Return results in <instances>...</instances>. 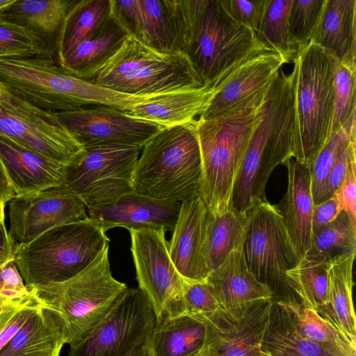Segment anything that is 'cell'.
I'll list each match as a JSON object with an SVG mask.
<instances>
[{"mask_svg":"<svg viewBox=\"0 0 356 356\" xmlns=\"http://www.w3.org/2000/svg\"><path fill=\"white\" fill-rule=\"evenodd\" d=\"M207 213L200 196L181 202L168 241L171 261L185 282H205L209 274L204 257Z\"/></svg>","mask_w":356,"mask_h":356,"instance_id":"44dd1931","label":"cell"},{"mask_svg":"<svg viewBox=\"0 0 356 356\" xmlns=\"http://www.w3.org/2000/svg\"><path fill=\"white\" fill-rule=\"evenodd\" d=\"M10 96L11 93L0 83V100H7Z\"/></svg>","mask_w":356,"mask_h":356,"instance_id":"9f6ffc18","label":"cell"},{"mask_svg":"<svg viewBox=\"0 0 356 356\" xmlns=\"http://www.w3.org/2000/svg\"><path fill=\"white\" fill-rule=\"evenodd\" d=\"M285 165L288 171L287 189L276 206L295 248L303 257L310 248L312 236L314 204L309 169L293 159Z\"/></svg>","mask_w":356,"mask_h":356,"instance_id":"603a6c76","label":"cell"},{"mask_svg":"<svg viewBox=\"0 0 356 356\" xmlns=\"http://www.w3.org/2000/svg\"><path fill=\"white\" fill-rule=\"evenodd\" d=\"M14 260L0 267V296L9 300L22 298L29 295Z\"/></svg>","mask_w":356,"mask_h":356,"instance_id":"7dc6e473","label":"cell"},{"mask_svg":"<svg viewBox=\"0 0 356 356\" xmlns=\"http://www.w3.org/2000/svg\"><path fill=\"white\" fill-rule=\"evenodd\" d=\"M263 348L271 356H332L305 339L281 301H273Z\"/></svg>","mask_w":356,"mask_h":356,"instance_id":"d6a6232c","label":"cell"},{"mask_svg":"<svg viewBox=\"0 0 356 356\" xmlns=\"http://www.w3.org/2000/svg\"><path fill=\"white\" fill-rule=\"evenodd\" d=\"M111 0H78L68 13L58 43V63L111 17Z\"/></svg>","mask_w":356,"mask_h":356,"instance_id":"836d02e7","label":"cell"},{"mask_svg":"<svg viewBox=\"0 0 356 356\" xmlns=\"http://www.w3.org/2000/svg\"><path fill=\"white\" fill-rule=\"evenodd\" d=\"M242 249L232 252L206 280L220 309L234 321L242 319L255 304L273 300L271 289L248 268Z\"/></svg>","mask_w":356,"mask_h":356,"instance_id":"ffe728a7","label":"cell"},{"mask_svg":"<svg viewBox=\"0 0 356 356\" xmlns=\"http://www.w3.org/2000/svg\"><path fill=\"white\" fill-rule=\"evenodd\" d=\"M110 239L89 217L54 227L16 247L14 261L30 290L66 281L88 266Z\"/></svg>","mask_w":356,"mask_h":356,"instance_id":"52a82bcc","label":"cell"},{"mask_svg":"<svg viewBox=\"0 0 356 356\" xmlns=\"http://www.w3.org/2000/svg\"><path fill=\"white\" fill-rule=\"evenodd\" d=\"M310 41L356 68V0H325Z\"/></svg>","mask_w":356,"mask_h":356,"instance_id":"d4e9b609","label":"cell"},{"mask_svg":"<svg viewBox=\"0 0 356 356\" xmlns=\"http://www.w3.org/2000/svg\"><path fill=\"white\" fill-rule=\"evenodd\" d=\"M334 195L341 211L356 225V159L349 163L346 175Z\"/></svg>","mask_w":356,"mask_h":356,"instance_id":"681fc988","label":"cell"},{"mask_svg":"<svg viewBox=\"0 0 356 356\" xmlns=\"http://www.w3.org/2000/svg\"><path fill=\"white\" fill-rule=\"evenodd\" d=\"M195 121L165 127L145 143L132 175L134 191L179 203L200 196L202 166Z\"/></svg>","mask_w":356,"mask_h":356,"instance_id":"277c9868","label":"cell"},{"mask_svg":"<svg viewBox=\"0 0 356 356\" xmlns=\"http://www.w3.org/2000/svg\"><path fill=\"white\" fill-rule=\"evenodd\" d=\"M129 232L138 288L157 318L180 296L184 280L171 261L164 229L141 228Z\"/></svg>","mask_w":356,"mask_h":356,"instance_id":"2e32d148","label":"cell"},{"mask_svg":"<svg viewBox=\"0 0 356 356\" xmlns=\"http://www.w3.org/2000/svg\"><path fill=\"white\" fill-rule=\"evenodd\" d=\"M29 291V295L16 300L0 296V351L40 306L33 292Z\"/></svg>","mask_w":356,"mask_h":356,"instance_id":"7bdbcfd3","label":"cell"},{"mask_svg":"<svg viewBox=\"0 0 356 356\" xmlns=\"http://www.w3.org/2000/svg\"><path fill=\"white\" fill-rule=\"evenodd\" d=\"M77 1L15 0L0 12V20L20 26L40 38L58 63L61 29Z\"/></svg>","mask_w":356,"mask_h":356,"instance_id":"cb8c5ba5","label":"cell"},{"mask_svg":"<svg viewBox=\"0 0 356 356\" xmlns=\"http://www.w3.org/2000/svg\"><path fill=\"white\" fill-rule=\"evenodd\" d=\"M207 343L204 321L188 315L156 319L146 341L149 356H193Z\"/></svg>","mask_w":356,"mask_h":356,"instance_id":"83f0119b","label":"cell"},{"mask_svg":"<svg viewBox=\"0 0 356 356\" xmlns=\"http://www.w3.org/2000/svg\"><path fill=\"white\" fill-rule=\"evenodd\" d=\"M6 203L3 201L0 202V222H4L5 220V208Z\"/></svg>","mask_w":356,"mask_h":356,"instance_id":"6f0895ef","label":"cell"},{"mask_svg":"<svg viewBox=\"0 0 356 356\" xmlns=\"http://www.w3.org/2000/svg\"><path fill=\"white\" fill-rule=\"evenodd\" d=\"M293 0H265L257 37L267 49L279 54L284 63H293L298 48L289 29V14Z\"/></svg>","mask_w":356,"mask_h":356,"instance_id":"d590c367","label":"cell"},{"mask_svg":"<svg viewBox=\"0 0 356 356\" xmlns=\"http://www.w3.org/2000/svg\"><path fill=\"white\" fill-rule=\"evenodd\" d=\"M330 261L307 254L286 273L287 282L300 302L319 315L329 302Z\"/></svg>","mask_w":356,"mask_h":356,"instance_id":"1f68e13d","label":"cell"},{"mask_svg":"<svg viewBox=\"0 0 356 356\" xmlns=\"http://www.w3.org/2000/svg\"><path fill=\"white\" fill-rule=\"evenodd\" d=\"M284 64L281 56L272 51L252 57L220 85L198 118L209 120L232 111L258 107Z\"/></svg>","mask_w":356,"mask_h":356,"instance_id":"e0dca14e","label":"cell"},{"mask_svg":"<svg viewBox=\"0 0 356 356\" xmlns=\"http://www.w3.org/2000/svg\"><path fill=\"white\" fill-rule=\"evenodd\" d=\"M65 343L66 331L62 318L40 304L0 351V356H59Z\"/></svg>","mask_w":356,"mask_h":356,"instance_id":"4316f807","label":"cell"},{"mask_svg":"<svg viewBox=\"0 0 356 356\" xmlns=\"http://www.w3.org/2000/svg\"><path fill=\"white\" fill-rule=\"evenodd\" d=\"M143 146L104 144L84 147L66 167L63 186L87 208L110 202L134 191L132 175Z\"/></svg>","mask_w":356,"mask_h":356,"instance_id":"8fae6325","label":"cell"},{"mask_svg":"<svg viewBox=\"0 0 356 356\" xmlns=\"http://www.w3.org/2000/svg\"><path fill=\"white\" fill-rule=\"evenodd\" d=\"M356 136L350 138L340 149L327 180L328 198L332 197L341 184L351 161L356 159Z\"/></svg>","mask_w":356,"mask_h":356,"instance_id":"c3c4849f","label":"cell"},{"mask_svg":"<svg viewBox=\"0 0 356 356\" xmlns=\"http://www.w3.org/2000/svg\"><path fill=\"white\" fill-rule=\"evenodd\" d=\"M294 117L292 75L281 69L259 106L234 184L232 209L248 212L258 202L267 201L265 189L271 172L293 158Z\"/></svg>","mask_w":356,"mask_h":356,"instance_id":"7a4b0ae2","label":"cell"},{"mask_svg":"<svg viewBox=\"0 0 356 356\" xmlns=\"http://www.w3.org/2000/svg\"><path fill=\"white\" fill-rule=\"evenodd\" d=\"M356 68L338 63L335 70V99L332 135L356 124Z\"/></svg>","mask_w":356,"mask_h":356,"instance_id":"60d3db41","label":"cell"},{"mask_svg":"<svg viewBox=\"0 0 356 356\" xmlns=\"http://www.w3.org/2000/svg\"><path fill=\"white\" fill-rule=\"evenodd\" d=\"M177 51L216 91L241 65L268 51L256 33L235 20L222 0H172Z\"/></svg>","mask_w":356,"mask_h":356,"instance_id":"6da1fadb","label":"cell"},{"mask_svg":"<svg viewBox=\"0 0 356 356\" xmlns=\"http://www.w3.org/2000/svg\"><path fill=\"white\" fill-rule=\"evenodd\" d=\"M341 211L335 195L325 201L314 205L312 216V232L334 221Z\"/></svg>","mask_w":356,"mask_h":356,"instance_id":"f907efd6","label":"cell"},{"mask_svg":"<svg viewBox=\"0 0 356 356\" xmlns=\"http://www.w3.org/2000/svg\"><path fill=\"white\" fill-rule=\"evenodd\" d=\"M15 195V193L9 184L0 160V197L6 203Z\"/></svg>","mask_w":356,"mask_h":356,"instance_id":"f5cc1de1","label":"cell"},{"mask_svg":"<svg viewBox=\"0 0 356 356\" xmlns=\"http://www.w3.org/2000/svg\"><path fill=\"white\" fill-rule=\"evenodd\" d=\"M90 81L134 96L207 86L185 54L161 52L131 37Z\"/></svg>","mask_w":356,"mask_h":356,"instance_id":"9c48e42d","label":"cell"},{"mask_svg":"<svg viewBox=\"0 0 356 356\" xmlns=\"http://www.w3.org/2000/svg\"><path fill=\"white\" fill-rule=\"evenodd\" d=\"M111 14L129 37L144 44V14L140 0H111Z\"/></svg>","mask_w":356,"mask_h":356,"instance_id":"f6af8a7d","label":"cell"},{"mask_svg":"<svg viewBox=\"0 0 356 356\" xmlns=\"http://www.w3.org/2000/svg\"><path fill=\"white\" fill-rule=\"evenodd\" d=\"M181 203L158 200L134 191L102 204L87 208L88 216L106 232L114 227L173 232Z\"/></svg>","mask_w":356,"mask_h":356,"instance_id":"ac0fdd59","label":"cell"},{"mask_svg":"<svg viewBox=\"0 0 356 356\" xmlns=\"http://www.w3.org/2000/svg\"><path fill=\"white\" fill-rule=\"evenodd\" d=\"M356 253V225L341 211L332 222L312 232L307 254L322 257L328 261Z\"/></svg>","mask_w":356,"mask_h":356,"instance_id":"8d00e7d4","label":"cell"},{"mask_svg":"<svg viewBox=\"0 0 356 356\" xmlns=\"http://www.w3.org/2000/svg\"><path fill=\"white\" fill-rule=\"evenodd\" d=\"M15 0H0V12L13 3Z\"/></svg>","mask_w":356,"mask_h":356,"instance_id":"680465c9","label":"cell"},{"mask_svg":"<svg viewBox=\"0 0 356 356\" xmlns=\"http://www.w3.org/2000/svg\"><path fill=\"white\" fill-rule=\"evenodd\" d=\"M325 0H293L289 14L290 35L298 50L310 41Z\"/></svg>","mask_w":356,"mask_h":356,"instance_id":"ee69618b","label":"cell"},{"mask_svg":"<svg viewBox=\"0 0 356 356\" xmlns=\"http://www.w3.org/2000/svg\"><path fill=\"white\" fill-rule=\"evenodd\" d=\"M216 93L213 88L204 86L156 95L125 112L165 127L185 124L195 122L204 113Z\"/></svg>","mask_w":356,"mask_h":356,"instance_id":"484cf974","label":"cell"},{"mask_svg":"<svg viewBox=\"0 0 356 356\" xmlns=\"http://www.w3.org/2000/svg\"><path fill=\"white\" fill-rule=\"evenodd\" d=\"M193 356H218V355L213 346L208 342L199 353Z\"/></svg>","mask_w":356,"mask_h":356,"instance_id":"11a10c76","label":"cell"},{"mask_svg":"<svg viewBox=\"0 0 356 356\" xmlns=\"http://www.w3.org/2000/svg\"><path fill=\"white\" fill-rule=\"evenodd\" d=\"M1 201H3V200H1V198L0 197V202H1Z\"/></svg>","mask_w":356,"mask_h":356,"instance_id":"91938a15","label":"cell"},{"mask_svg":"<svg viewBox=\"0 0 356 356\" xmlns=\"http://www.w3.org/2000/svg\"><path fill=\"white\" fill-rule=\"evenodd\" d=\"M0 83L15 97L50 111L105 105L122 111L152 96L123 94L77 78L44 57L0 58Z\"/></svg>","mask_w":356,"mask_h":356,"instance_id":"3957f363","label":"cell"},{"mask_svg":"<svg viewBox=\"0 0 356 356\" xmlns=\"http://www.w3.org/2000/svg\"><path fill=\"white\" fill-rule=\"evenodd\" d=\"M156 323L154 312L139 288L128 289L108 315L68 356H124L146 342Z\"/></svg>","mask_w":356,"mask_h":356,"instance_id":"4fadbf2b","label":"cell"},{"mask_svg":"<svg viewBox=\"0 0 356 356\" xmlns=\"http://www.w3.org/2000/svg\"><path fill=\"white\" fill-rule=\"evenodd\" d=\"M0 134L66 167L84 149L54 113L13 94L7 100H0Z\"/></svg>","mask_w":356,"mask_h":356,"instance_id":"7c38bea8","label":"cell"},{"mask_svg":"<svg viewBox=\"0 0 356 356\" xmlns=\"http://www.w3.org/2000/svg\"><path fill=\"white\" fill-rule=\"evenodd\" d=\"M273 300L253 305L240 321H234L219 309L205 323L207 341L218 356H271L263 348Z\"/></svg>","mask_w":356,"mask_h":356,"instance_id":"d6986e66","label":"cell"},{"mask_svg":"<svg viewBox=\"0 0 356 356\" xmlns=\"http://www.w3.org/2000/svg\"><path fill=\"white\" fill-rule=\"evenodd\" d=\"M108 250L109 245L83 270L66 281L30 289L41 305L62 318L70 346L87 337L128 289L113 277Z\"/></svg>","mask_w":356,"mask_h":356,"instance_id":"8992f818","label":"cell"},{"mask_svg":"<svg viewBox=\"0 0 356 356\" xmlns=\"http://www.w3.org/2000/svg\"><path fill=\"white\" fill-rule=\"evenodd\" d=\"M8 236L17 247L47 231L88 218L83 202L63 185L15 195L8 201Z\"/></svg>","mask_w":356,"mask_h":356,"instance_id":"5bb4252c","label":"cell"},{"mask_svg":"<svg viewBox=\"0 0 356 356\" xmlns=\"http://www.w3.org/2000/svg\"><path fill=\"white\" fill-rule=\"evenodd\" d=\"M124 356H149L146 342L138 343Z\"/></svg>","mask_w":356,"mask_h":356,"instance_id":"db71d44e","label":"cell"},{"mask_svg":"<svg viewBox=\"0 0 356 356\" xmlns=\"http://www.w3.org/2000/svg\"><path fill=\"white\" fill-rule=\"evenodd\" d=\"M355 254L337 257L330 261L329 302L321 314L356 346V317L353 302V266Z\"/></svg>","mask_w":356,"mask_h":356,"instance_id":"f546056e","label":"cell"},{"mask_svg":"<svg viewBox=\"0 0 356 356\" xmlns=\"http://www.w3.org/2000/svg\"><path fill=\"white\" fill-rule=\"evenodd\" d=\"M259 106L209 120L197 118L195 122L202 166L200 197L211 214L231 209L234 184L259 117Z\"/></svg>","mask_w":356,"mask_h":356,"instance_id":"ba28073f","label":"cell"},{"mask_svg":"<svg viewBox=\"0 0 356 356\" xmlns=\"http://www.w3.org/2000/svg\"><path fill=\"white\" fill-rule=\"evenodd\" d=\"M128 35L113 16L80 43L59 65L72 75L90 81L121 47Z\"/></svg>","mask_w":356,"mask_h":356,"instance_id":"f1b7e54d","label":"cell"},{"mask_svg":"<svg viewBox=\"0 0 356 356\" xmlns=\"http://www.w3.org/2000/svg\"><path fill=\"white\" fill-rule=\"evenodd\" d=\"M229 14L237 22L257 31L261 19L265 0H222Z\"/></svg>","mask_w":356,"mask_h":356,"instance_id":"bcb514c9","label":"cell"},{"mask_svg":"<svg viewBox=\"0 0 356 356\" xmlns=\"http://www.w3.org/2000/svg\"><path fill=\"white\" fill-rule=\"evenodd\" d=\"M293 63V158L310 168L332 136L338 62L309 41Z\"/></svg>","mask_w":356,"mask_h":356,"instance_id":"5b68a950","label":"cell"},{"mask_svg":"<svg viewBox=\"0 0 356 356\" xmlns=\"http://www.w3.org/2000/svg\"><path fill=\"white\" fill-rule=\"evenodd\" d=\"M34 57L54 60L40 38L20 26L0 20V58Z\"/></svg>","mask_w":356,"mask_h":356,"instance_id":"b9f144b4","label":"cell"},{"mask_svg":"<svg viewBox=\"0 0 356 356\" xmlns=\"http://www.w3.org/2000/svg\"><path fill=\"white\" fill-rule=\"evenodd\" d=\"M0 160L15 195L63 184L66 166L0 134Z\"/></svg>","mask_w":356,"mask_h":356,"instance_id":"7402d4cb","label":"cell"},{"mask_svg":"<svg viewBox=\"0 0 356 356\" xmlns=\"http://www.w3.org/2000/svg\"><path fill=\"white\" fill-rule=\"evenodd\" d=\"M354 136H356V124L343 127L332 135L309 168L314 205L328 199L327 180L331 169L343 145Z\"/></svg>","mask_w":356,"mask_h":356,"instance_id":"f35d334b","label":"cell"},{"mask_svg":"<svg viewBox=\"0 0 356 356\" xmlns=\"http://www.w3.org/2000/svg\"><path fill=\"white\" fill-rule=\"evenodd\" d=\"M281 301L289 310L299 333L332 356H356L351 344L332 324L299 301Z\"/></svg>","mask_w":356,"mask_h":356,"instance_id":"e575fe53","label":"cell"},{"mask_svg":"<svg viewBox=\"0 0 356 356\" xmlns=\"http://www.w3.org/2000/svg\"><path fill=\"white\" fill-rule=\"evenodd\" d=\"M16 246L9 238L4 222H0V267L14 260Z\"/></svg>","mask_w":356,"mask_h":356,"instance_id":"816d5d0a","label":"cell"},{"mask_svg":"<svg viewBox=\"0 0 356 356\" xmlns=\"http://www.w3.org/2000/svg\"><path fill=\"white\" fill-rule=\"evenodd\" d=\"M144 14V44L161 52H176L171 0H140Z\"/></svg>","mask_w":356,"mask_h":356,"instance_id":"74e56055","label":"cell"},{"mask_svg":"<svg viewBox=\"0 0 356 356\" xmlns=\"http://www.w3.org/2000/svg\"><path fill=\"white\" fill-rule=\"evenodd\" d=\"M248 221V212H238L231 209L213 215L207 210L204 257L209 274L232 252L243 248Z\"/></svg>","mask_w":356,"mask_h":356,"instance_id":"4dcf8cb0","label":"cell"},{"mask_svg":"<svg viewBox=\"0 0 356 356\" xmlns=\"http://www.w3.org/2000/svg\"><path fill=\"white\" fill-rule=\"evenodd\" d=\"M243 254L250 272L273 291V301H299L286 273L301 257L295 248L276 205L259 202L248 211Z\"/></svg>","mask_w":356,"mask_h":356,"instance_id":"30bf717a","label":"cell"},{"mask_svg":"<svg viewBox=\"0 0 356 356\" xmlns=\"http://www.w3.org/2000/svg\"><path fill=\"white\" fill-rule=\"evenodd\" d=\"M219 309V305L206 281H184L180 296L171 301L156 320L179 315L193 317L209 316Z\"/></svg>","mask_w":356,"mask_h":356,"instance_id":"ab89813d","label":"cell"},{"mask_svg":"<svg viewBox=\"0 0 356 356\" xmlns=\"http://www.w3.org/2000/svg\"><path fill=\"white\" fill-rule=\"evenodd\" d=\"M54 113L83 147L104 144L143 146L165 128L105 105H92Z\"/></svg>","mask_w":356,"mask_h":356,"instance_id":"9a60e30c","label":"cell"}]
</instances>
